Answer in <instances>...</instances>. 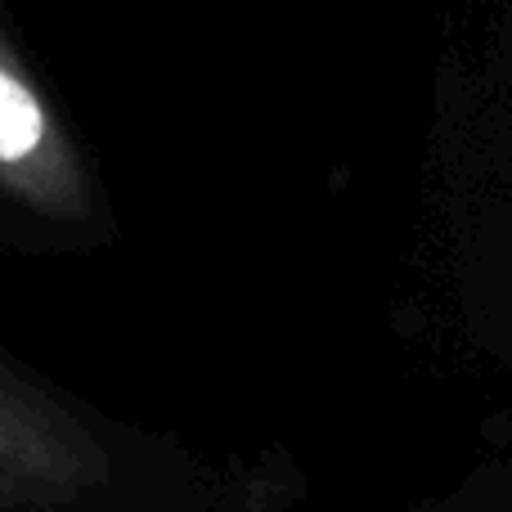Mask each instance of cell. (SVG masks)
Segmentation results:
<instances>
[{"instance_id": "1", "label": "cell", "mask_w": 512, "mask_h": 512, "mask_svg": "<svg viewBox=\"0 0 512 512\" xmlns=\"http://www.w3.org/2000/svg\"><path fill=\"white\" fill-rule=\"evenodd\" d=\"M113 481V454L45 382L0 355V508L63 512Z\"/></svg>"}, {"instance_id": "2", "label": "cell", "mask_w": 512, "mask_h": 512, "mask_svg": "<svg viewBox=\"0 0 512 512\" xmlns=\"http://www.w3.org/2000/svg\"><path fill=\"white\" fill-rule=\"evenodd\" d=\"M0 198L45 221L95 216V180L32 68L0 32Z\"/></svg>"}]
</instances>
